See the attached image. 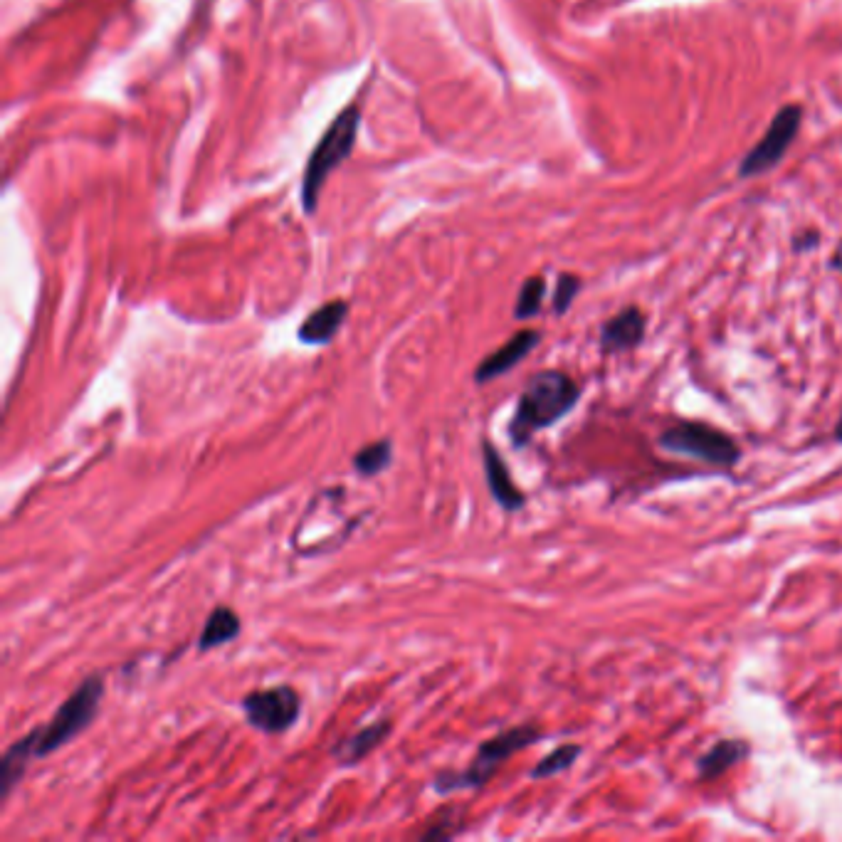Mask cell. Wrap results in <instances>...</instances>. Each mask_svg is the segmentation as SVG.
<instances>
[{"label": "cell", "mask_w": 842, "mask_h": 842, "mask_svg": "<svg viewBox=\"0 0 842 842\" xmlns=\"http://www.w3.org/2000/svg\"><path fill=\"white\" fill-rule=\"evenodd\" d=\"M361 124V104H351L346 107L339 117L334 119V124L329 126L317 149L312 151L307 163V171H304V183H302V203L307 213H314L319 203V193L324 188L326 178L331 176L336 166L341 161L349 159V154L354 151L356 134H359Z\"/></svg>", "instance_id": "cell-3"}, {"label": "cell", "mask_w": 842, "mask_h": 842, "mask_svg": "<svg viewBox=\"0 0 842 842\" xmlns=\"http://www.w3.org/2000/svg\"><path fill=\"white\" fill-rule=\"evenodd\" d=\"M830 265H833L835 270L842 272V245L838 247V252H835V255H833V262H830Z\"/></svg>", "instance_id": "cell-20"}, {"label": "cell", "mask_w": 842, "mask_h": 842, "mask_svg": "<svg viewBox=\"0 0 842 842\" xmlns=\"http://www.w3.org/2000/svg\"><path fill=\"white\" fill-rule=\"evenodd\" d=\"M835 440H838V442H842V413H840V420H838V425H835Z\"/></svg>", "instance_id": "cell-21"}, {"label": "cell", "mask_w": 842, "mask_h": 842, "mask_svg": "<svg viewBox=\"0 0 842 842\" xmlns=\"http://www.w3.org/2000/svg\"><path fill=\"white\" fill-rule=\"evenodd\" d=\"M660 447L675 455L709 462L714 467H734L741 460V450L731 435L707 423H697V420H682V423L670 425L660 435Z\"/></svg>", "instance_id": "cell-5"}, {"label": "cell", "mask_w": 842, "mask_h": 842, "mask_svg": "<svg viewBox=\"0 0 842 842\" xmlns=\"http://www.w3.org/2000/svg\"><path fill=\"white\" fill-rule=\"evenodd\" d=\"M749 756V741L744 739H722L707 751L697 763V776L699 781L709 783L714 778L724 776L726 771L741 763Z\"/></svg>", "instance_id": "cell-13"}, {"label": "cell", "mask_w": 842, "mask_h": 842, "mask_svg": "<svg viewBox=\"0 0 842 842\" xmlns=\"http://www.w3.org/2000/svg\"><path fill=\"white\" fill-rule=\"evenodd\" d=\"M581 401V388L568 373L541 371L526 383L509 420V440L514 447H526L539 430L559 423Z\"/></svg>", "instance_id": "cell-1"}, {"label": "cell", "mask_w": 842, "mask_h": 842, "mask_svg": "<svg viewBox=\"0 0 842 842\" xmlns=\"http://www.w3.org/2000/svg\"><path fill=\"white\" fill-rule=\"evenodd\" d=\"M35 744H38V729L25 734L23 739L15 741L0 759V798H8L10 791L20 783L25 776V768L35 759Z\"/></svg>", "instance_id": "cell-14"}, {"label": "cell", "mask_w": 842, "mask_h": 842, "mask_svg": "<svg viewBox=\"0 0 842 842\" xmlns=\"http://www.w3.org/2000/svg\"><path fill=\"white\" fill-rule=\"evenodd\" d=\"M583 754V749L578 744H563L559 749L551 751L549 756H544L539 763L534 766V771L529 773L534 781H544V778H554L559 776V773L568 771V768L576 763L578 756Z\"/></svg>", "instance_id": "cell-17"}, {"label": "cell", "mask_w": 842, "mask_h": 842, "mask_svg": "<svg viewBox=\"0 0 842 842\" xmlns=\"http://www.w3.org/2000/svg\"><path fill=\"white\" fill-rule=\"evenodd\" d=\"M645 339V314L638 307H628L613 319L605 321L601 329V346L605 354L630 351Z\"/></svg>", "instance_id": "cell-10"}, {"label": "cell", "mask_w": 842, "mask_h": 842, "mask_svg": "<svg viewBox=\"0 0 842 842\" xmlns=\"http://www.w3.org/2000/svg\"><path fill=\"white\" fill-rule=\"evenodd\" d=\"M541 739H544V731L534 724H522L502 731V734L492 736V739L480 744V751H477V756L465 771H440L433 778V788L440 796L467 791V788H482L504 761L512 759L519 751L529 749L531 744Z\"/></svg>", "instance_id": "cell-2"}, {"label": "cell", "mask_w": 842, "mask_h": 842, "mask_svg": "<svg viewBox=\"0 0 842 842\" xmlns=\"http://www.w3.org/2000/svg\"><path fill=\"white\" fill-rule=\"evenodd\" d=\"M393 462V445L391 440H378L359 450L351 460L354 472L361 477H376L386 472Z\"/></svg>", "instance_id": "cell-16"}, {"label": "cell", "mask_w": 842, "mask_h": 842, "mask_svg": "<svg viewBox=\"0 0 842 842\" xmlns=\"http://www.w3.org/2000/svg\"><path fill=\"white\" fill-rule=\"evenodd\" d=\"M798 126H801V109H781V112L773 117L771 126H768V131L763 134V139L754 146V151L746 156L744 163H741V176H754V173H763L776 166L788 151L791 141L796 139Z\"/></svg>", "instance_id": "cell-7"}, {"label": "cell", "mask_w": 842, "mask_h": 842, "mask_svg": "<svg viewBox=\"0 0 842 842\" xmlns=\"http://www.w3.org/2000/svg\"><path fill=\"white\" fill-rule=\"evenodd\" d=\"M482 462L484 477H487V487L492 492L494 502L502 509H507V512H519L526 504V494L514 484L507 462H504V457L499 455V450L489 440H482Z\"/></svg>", "instance_id": "cell-9"}, {"label": "cell", "mask_w": 842, "mask_h": 842, "mask_svg": "<svg viewBox=\"0 0 842 842\" xmlns=\"http://www.w3.org/2000/svg\"><path fill=\"white\" fill-rule=\"evenodd\" d=\"M240 704L250 726L265 731V734H282V731L292 729V724L299 719V712H302V699H299L297 689L289 687V684L255 689Z\"/></svg>", "instance_id": "cell-6"}, {"label": "cell", "mask_w": 842, "mask_h": 842, "mask_svg": "<svg viewBox=\"0 0 842 842\" xmlns=\"http://www.w3.org/2000/svg\"><path fill=\"white\" fill-rule=\"evenodd\" d=\"M578 289H581V280L573 275H561L559 277V284H556V292H554V312L556 314H563L568 307H571L573 297L578 294Z\"/></svg>", "instance_id": "cell-19"}, {"label": "cell", "mask_w": 842, "mask_h": 842, "mask_svg": "<svg viewBox=\"0 0 842 842\" xmlns=\"http://www.w3.org/2000/svg\"><path fill=\"white\" fill-rule=\"evenodd\" d=\"M544 294H546V282L541 280V277H531V280H526L524 287L519 289L514 317L517 319L536 317L541 309V302H544Z\"/></svg>", "instance_id": "cell-18"}, {"label": "cell", "mask_w": 842, "mask_h": 842, "mask_svg": "<svg viewBox=\"0 0 842 842\" xmlns=\"http://www.w3.org/2000/svg\"><path fill=\"white\" fill-rule=\"evenodd\" d=\"M104 697V677L92 675L87 677L70 697L65 699V704H60V709L55 712V717L50 719L45 726H38V744H35V759H45L52 751L62 749V746L70 744L75 736H80L89 724L94 722L99 712V702Z\"/></svg>", "instance_id": "cell-4"}, {"label": "cell", "mask_w": 842, "mask_h": 842, "mask_svg": "<svg viewBox=\"0 0 842 842\" xmlns=\"http://www.w3.org/2000/svg\"><path fill=\"white\" fill-rule=\"evenodd\" d=\"M391 729H393V724L388 722V719H381V722L368 724V726H363V729L354 731V734H349L346 739H341L339 744L334 746L336 763L344 768L356 766V763L366 759L371 751H376L378 746L386 741V736L391 734Z\"/></svg>", "instance_id": "cell-12"}, {"label": "cell", "mask_w": 842, "mask_h": 842, "mask_svg": "<svg viewBox=\"0 0 842 842\" xmlns=\"http://www.w3.org/2000/svg\"><path fill=\"white\" fill-rule=\"evenodd\" d=\"M238 635H240L238 613L225 608V605H218V608L208 615V620H205L203 633H201V638H198V652H208L220 645H228V642L238 638Z\"/></svg>", "instance_id": "cell-15"}, {"label": "cell", "mask_w": 842, "mask_h": 842, "mask_svg": "<svg viewBox=\"0 0 842 842\" xmlns=\"http://www.w3.org/2000/svg\"><path fill=\"white\" fill-rule=\"evenodd\" d=\"M539 341H541V334L534 329H524V331H519V334H514L507 344L499 346L497 351H492L487 359H482L480 366L475 368V381L480 383V386H484V383H489V381H494V378L509 373L514 366H517V363H522L526 356L539 346Z\"/></svg>", "instance_id": "cell-8"}, {"label": "cell", "mask_w": 842, "mask_h": 842, "mask_svg": "<svg viewBox=\"0 0 842 842\" xmlns=\"http://www.w3.org/2000/svg\"><path fill=\"white\" fill-rule=\"evenodd\" d=\"M346 317H349V304L341 302V299L326 302L324 307H319L317 312L309 314V317L304 319V324L299 326V341L307 346L331 344V339H334L341 326H344Z\"/></svg>", "instance_id": "cell-11"}]
</instances>
